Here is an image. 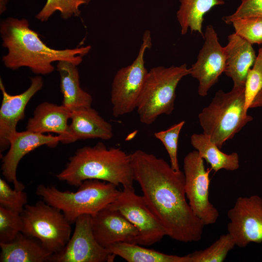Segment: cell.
Listing matches in <instances>:
<instances>
[{
    "mask_svg": "<svg viewBox=\"0 0 262 262\" xmlns=\"http://www.w3.org/2000/svg\"><path fill=\"white\" fill-rule=\"evenodd\" d=\"M134 180L166 235L177 241H199L204 224L187 201L183 172L174 170L166 161L138 149L131 154Z\"/></svg>",
    "mask_w": 262,
    "mask_h": 262,
    "instance_id": "6da1fadb",
    "label": "cell"
},
{
    "mask_svg": "<svg viewBox=\"0 0 262 262\" xmlns=\"http://www.w3.org/2000/svg\"><path fill=\"white\" fill-rule=\"evenodd\" d=\"M0 33L2 45L8 49L2 58L4 66L12 70L27 67L36 74L51 73L55 69L52 63L56 61H68L78 66L91 48L90 46L65 49L51 48L30 28L25 18L8 17L3 20Z\"/></svg>",
    "mask_w": 262,
    "mask_h": 262,
    "instance_id": "7a4b0ae2",
    "label": "cell"
},
{
    "mask_svg": "<svg viewBox=\"0 0 262 262\" xmlns=\"http://www.w3.org/2000/svg\"><path fill=\"white\" fill-rule=\"evenodd\" d=\"M56 177L74 186L86 180H98L131 187L134 180L131 155L120 148L107 147L101 142L77 149Z\"/></svg>",
    "mask_w": 262,
    "mask_h": 262,
    "instance_id": "3957f363",
    "label": "cell"
},
{
    "mask_svg": "<svg viewBox=\"0 0 262 262\" xmlns=\"http://www.w3.org/2000/svg\"><path fill=\"white\" fill-rule=\"evenodd\" d=\"M116 186L98 180L83 181L75 192L62 191L54 186L39 185L36 194L61 210L70 224L81 215L91 216L114 202L120 191Z\"/></svg>",
    "mask_w": 262,
    "mask_h": 262,
    "instance_id": "277c9868",
    "label": "cell"
},
{
    "mask_svg": "<svg viewBox=\"0 0 262 262\" xmlns=\"http://www.w3.org/2000/svg\"><path fill=\"white\" fill-rule=\"evenodd\" d=\"M198 118L203 133L221 148L253 120L245 108V86L233 85L229 92L218 90Z\"/></svg>",
    "mask_w": 262,
    "mask_h": 262,
    "instance_id": "5b68a950",
    "label": "cell"
},
{
    "mask_svg": "<svg viewBox=\"0 0 262 262\" xmlns=\"http://www.w3.org/2000/svg\"><path fill=\"white\" fill-rule=\"evenodd\" d=\"M188 75L190 68L185 64L168 67L156 66L148 71L136 108L142 124L150 125L160 115L173 112L177 86Z\"/></svg>",
    "mask_w": 262,
    "mask_h": 262,
    "instance_id": "8992f818",
    "label": "cell"
},
{
    "mask_svg": "<svg viewBox=\"0 0 262 262\" xmlns=\"http://www.w3.org/2000/svg\"><path fill=\"white\" fill-rule=\"evenodd\" d=\"M20 215L22 232L38 239L53 254L61 251L71 237V224L63 212L44 200L26 204Z\"/></svg>",
    "mask_w": 262,
    "mask_h": 262,
    "instance_id": "52a82bcc",
    "label": "cell"
},
{
    "mask_svg": "<svg viewBox=\"0 0 262 262\" xmlns=\"http://www.w3.org/2000/svg\"><path fill=\"white\" fill-rule=\"evenodd\" d=\"M152 45L151 33H144L138 54L130 65L121 68L114 76L111 87L112 114L115 117L132 112L137 108L148 71L144 55Z\"/></svg>",
    "mask_w": 262,
    "mask_h": 262,
    "instance_id": "ba28073f",
    "label": "cell"
},
{
    "mask_svg": "<svg viewBox=\"0 0 262 262\" xmlns=\"http://www.w3.org/2000/svg\"><path fill=\"white\" fill-rule=\"evenodd\" d=\"M183 173L186 196L193 213L205 226L215 223L219 213L209 200L210 171L196 150L185 156Z\"/></svg>",
    "mask_w": 262,
    "mask_h": 262,
    "instance_id": "9c48e42d",
    "label": "cell"
},
{
    "mask_svg": "<svg viewBox=\"0 0 262 262\" xmlns=\"http://www.w3.org/2000/svg\"><path fill=\"white\" fill-rule=\"evenodd\" d=\"M108 206L119 211L138 229L140 245H152L166 235L143 196L137 195L133 186L123 187L116 199Z\"/></svg>",
    "mask_w": 262,
    "mask_h": 262,
    "instance_id": "30bf717a",
    "label": "cell"
},
{
    "mask_svg": "<svg viewBox=\"0 0 262 262\" xmlns=\"http://www.w3.org/2000/svg\"><path fill=\"white\" fill-rule=\"evenodd\" d=\"M72 235L59 252L52 254L49 262H113L115 255L100 246L93 234L91 216L83 214L76 220Z\"/></svg>",
    "mask_w": 262,
    "mask_h": 262,
    "instance_id": "8fae6325",
    "label": "cell"
},
{
    "mask_svg": "<svg viewBox=\"0 0 262 262\" xmlns=\"http://www.w3.org/2000/svg\"><path fill=\"white\" fill-rule=\"evenodd\" d=\"M228 233L235 245L245 247L250 243L262 242V198L256 195L239 196L227 213Z\"/></svg>",
    "mask_w": 262,
    "mask_h": 262,
    "instance_id": "7c38bea8",
    "label": "cell"
},
{
    "mask_svg": "<svg viewBox=\"0 0 262 262\" xmlns=\"http://www.w3.org/2000/svg\"><path fill=\"white\" fill-rule=\"evenodd\" d=\"M203 38L204 42L196 61L190 68V75L198 81L197 92L201 97L207 95L224 72L226 66L225 48L220 45L212 25L206 27Z\"/></svg>",
    "mask_w": 262,
    "mask_h": 262,
    "instance_id": "4fadbf2b",
    "label": "cell"
},
{
    "mask_svg": "<svg viewBox=\"0 0 262 262\" xmlns=\"http://www.w3.org/2000/svg\"><path fill=\"white\" fill-rule=\"evenodd\" d=\"M61 142L59 135L34 132L28 130L16 131L10 138L9 149L2 157L1 171L5 180L14 184V189L23 190L25 186L16 178V170L22 158L34 149L42 146L56 147Z\"/></svg>",
    "mask_w": 262,
    "mask_h": 262,
    "instance_id": "5bb4252c",
    "label": "cell"
},
{
    "mask_svg": "<svg viewBox=\"0 0 262 262\" xmlns=\"http://www.w3.org/2000/svg\"><path fill=\"white\" fill-rule=\"evenodd\" d=\"M30 80V86L26 90L12 95L8 93L1 79H0V89L2 95L0 108V155L9 147L10 138L17 131V123L25 117V110L28 103L43 87L41 77L36 76Z\"/></svg>",
    "mask_w": 262,
    "mask_h": 262,
    "instance_id": "9a60e30c",
    "label": "cell"
},
{
    "mask_svg": "<svg viewBox=\"0 0 262 262\" xmlns=\"http://www.w3.org/2000/svg\"><path fill=\"white\" fill-rule=\"evenodd\" d=\"M94 236L104 248L118 242L140 245L138 229L118 210L109 206L91 216Z\"/></svg>",
    "mask_w": 262,
    "mask_h": 262,
    "instance_id": "2e32d148",
    "label": "cell"
},
{
    "mask_svg": "<svg viewBox=\"0 0 262 262\" xmlns=\"http://www.w3.org/2000/svg\"><path fill=\"white\" fill-rule=\"evenodd\" d=\"M71 112L63 105L44 102L35 109L32 117L29 119L26 130L44 133L58 134L63 144L72 143L68 119Z\"/></svg>",
    "mask_w": 262,
    "mask_h": 262,
    "instance_id": "e0dca14e",
    "label": "cell"
},
{
    "mask_svg": "<svg viewBox=\"0 0 262 262\" xmlns=\"http://www.w3.org/2000/svg\"><path fill=\"white\" fill-rule=\"evenodd\" d=\"M228 41L224 47V73L231 79L233 85L245 86L248 72L256 58L255 50L251 44L235 33L229 35Z\"/></svg>",
    "mask_w": 262,
    "mask_h": 262,
    "instance_id": "ac0fdd59",
    "label": "cell"
},
{
    "mask_svg": "<svg viewBox=\"0 0 262 262\" xmlns=\"http://www.w3.org/2000/svg\"><path fill=\"white\" fill-rule=\"evenodd\" d=\"M69 124L72 143L79 140L112 138V125L91 107L71 112Z\"/></svg>",
    "mask_w": 262,
    "mask_h": 262,
    "instance_id": "d6986e66",
    "label": "cell"
},
{
    "mask_svg": "<svg viewBox=\"0 0 262 262\" xmlns=\"http://www.w3.org/2000/svg\"><path fill=\"white\" fill-rule=\"evenodd\" d=\"M77 66L66 61H59L57 65L60 78V90L63 97L62 105L71 112L91 107L93 101L91 95L80 86Z\"/></svg>",
    "mask_w": 262,
    "mask_h": 262,
    "instance_id": "ffe728a7",
    "label": "cell"
},
{
    "mask_svg": "<svg viewBox=\"0 0 262 262\" xmlns=\"http://www.w3.org/2000/svg\"><path fill=\"white\" fill-rule=\"evenodd\" d=\"M0 262H48L53 254L37 239L20 232L9 243H0Z\"/></svg>",
    "mask_w": 262,
    "mask_h": 262,
    "instance_id": "44dd1931",
    "label": "cell"
},
{
    "mask_svg": "<svg viewBox=\"0 0 262 262\" xmlns=\"http://www.w3.org/2000/svg\"><path fill=\"white\" fill-rule=\"evenodd\" d=\"M190 142L200 157L210 165L211 169L215 172L221 169L233 171L239 168L240 163L238 153L227 154L222 152L220 148L204 133L193 134Z\"/></svg>",
    "mask_w": 262,
    "mask_h": 262,
    "instance_id": "7402d4cb",
    "label": "cell"
},
{
    "mask_svg": "<svg viewBox=\"0 0 262 262\" xmlns=\"http://www.w3.org/2000/svg\"><path fill=\"white\" fill-rule=\"evenodd\" d=\"M177 18L182 35L190 30L203 37L202 23L205 14L214 7L224 4L223 0H180Z\"/></svg>",
    "mask_w": 262,
    "mask_h": 262,
    "instance_id": "603a6c76",
    "label": "cell"
},
{
    "mask_svg": "<svg viewBox=\"0 0 262 262\" xmlns=\"http://www.w3.org/2000/svg\"><path fill=\"white\" fill-rule=\"evenodd\" d=\"M140 246L118 242L106 248L109 253L119 256L129 262H190L188 254L183 256L169 255Z\"/></svg>",
    "mask_w": 262,
    "mask_h": 262,
    "instance_id": "cb8c5ba5",
    "label": "cell"
},
{
    "mask_svg": "<svg viewBox=\"0 0 262 262\" xmlns=\"http://www.w3.org/2000/svg\"><path fill=\"white\" fill-rule=\"evenodd\" d=\"M235 246L230 234L222 235L207 248L189 254L190 262H222Z\"/></svg>",
    "mask_w": 262,
    "mask_h": 262,
    "instance_id": "d4e9b609",
    "label": "cell"
},
{
    "mask_svg": "<svg viewBox=\"0 0 262 262\" xmlns=\"http://www.w3.org/2000/svg\"><path fill=\"white\" fill-rule=\"evenodd\" d=\"M91 0H47L44 7L35 16L41 22L47 21L56 11L60 13L61 17L67 19L79 16L82 5L88 4Z\"/></svg>",
    "mask_w": 262,
    "mask_h": 262,
    "instance_id": "484cf974",
    "label": "cell"
},
{
    "mask_svg": "<svg viewBox=\"0 0 262 262\" xmlns=\"http://www.w3.org/2000/svg\"><path fill=\"white\" fill-rule=\"evenodd\" d=\"M22 229L20 213L0 206V243L12 242Z\"/></svg>",
    "mask_w": 262,
    "mask_h": 262,
    "instance_id": "4316f807",
    "label": "cell"
},
{
    "mask_svg": "<svg viewBox=\"0 0 262 262\" xmlns=\"http://www.w3.org/2000/svg\"><path fill=\"white\" fill-rule=\"evenodd\" d=\"M231 24L235 33L252 45L262 43V17H242L233 20Z\"/></svg>",
    "mask_w": 262,
    "mask_h": 262,
    "instance_id": "83f0119b",
    "label": "cell"
},
{
    "mask_svg": "<svg viewBox=\"0 0 262 262\" xmlns=\"http://www.w3.org/2000/svg\"><path fill=\"white\" fill-rule=\"evenodd\" d=\"M184 121L175 124L166 130L157 131L154 135L164 146L168 154L170 165L175 170H180L178 158V141Z\"/></svg>",
    "mask_w": 262,
    "mask_h": 262,
    "instance_id": "f1b7e54d",
    "label": "cell"
},
{
    "mask_svg": "<svg viewBox=\"0 0 262 262\" xmlns=\"http://www.w3.org/2000/svg\"><path fill=\"white\" fill-rule=\"evenodd\" d=\"M27 203L23 190L13 189L7 181L0 179V206L21 213Z\"/></svg>",
    "mask_w": 262,
    "mask_h": 262,
    "instance_id": "f546056e",
    "label": "cell"
},
{
    "mask_svg": "<svg viewBox=\"0 0 262 262\" xmlns=\"http://www.w3.org/2000/svg\"><path fill=\"white\" fill-rule=\"evenodd\" d=\"M262 90V75L253 68L247 75L245 84V108L246 111L252 108L256 97Z\"/></svg>",
    "mask_w": 262,
    "mask_h": 262,
    "instance_id": "4dcf8cb0",
    "label": "cell"
},
{
    "mask_svg": "<svg viewBox=\"0 0 262 262\" xmlns=\"http://www.w3.org/2000/svg\"><path fill=\"white\" fill-rule=\"evenodd\" d=\"M239 6L233 14L222 19L227 24L235 19L247 16L262 17V0H241Z\"/></svg>",
    "mask_w": 262,
    "mask_h": 262,
    "instance_id": "1f68e13d",
    "label": "cell"
},
{
    "mask_svg": "<svg viewBox=\"0 0 262 262\" xmlns=\"http://www.w3.org/2000/svg\"><path fill=\"white\" fill-rule=\"evenodd\" d=\"M252 68L257 70L262 75V47L259 49L258 55L256 56Z\"/></svg>",
    "mask_w": 262,
    "mask_h": 262,
    "instance_id": "d6a6232c",
    "label": "cell"
},
{
    "mask_svg": "<svg viewBox=\"0 0 262 262\" xmlns=\"http://www.w3.org/2000/svg\"><path fill=\"white\" fill-rule=\"evenodd\" d=\"M262 106V90L260 92L253 101L252 108Z\"/></svg>",
    "mask_w": 262,
    "mask_h": 262,
    "instance_id": "836d02e7",
    "label": "cell"
},
{
    "mask_svg": "<svg viewBox=\"0 0 262 262\" xmlns=\"http://www.w3.org/2000/svg\"><path fill=\"white\" fill-rule=\"evenodd\" d=\"M8 0H0V13L2 14L6 9Z\"/></svg>",
    "mask_w": 262,
    "mask_h": 262,
    "instance_id": "e575fe53",
    "label": "cell"
}]
</instances>
